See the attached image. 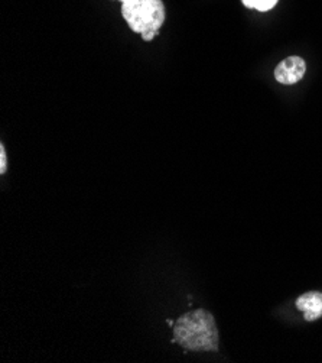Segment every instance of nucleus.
Here are the masks:
<instances>
[{
	"mask_svg": "<svg viewBox=\"0 0 322 363\" xmlns=\"http://www.w3.org/2000/svg\"><path fill=\"white\" fill-rule=\"evenodd\" d=\"M173 343L190 352H217L219 329L214 315L204 308L181 315L173 325Z\"/></svg>",
	"mask_w": 322,
	"mask_h": 363,
	"instance_id": "f257e3e1",
	"label": "nucleus"
},
{
	"mask_svg": "<svg viewBox=\"0 0 322 363\" xmlns=\"http://www.w3.org/2000/svg\"><path fill=\"white\" fill-rule=\"evenodd\" d=\"M165 5L162 0H126L122 4V16L129 28L140 33L143 41L151 43L165 22Z\"/></svg>",
	"mask_w": 322,
	"mask_h": 363,
	"instance_id": "f03ea898",
	"label": "nucleus"
},
{
	"mask_svg": "<svg viewBox=\"0 0 322 363\" xmlns=\"http://www.w3.org/2000/svg\"><path fill=\"white\" fill-rule=\"evenodd\" d=\"M306 72L305 60L301 57H288L275 68V80L284 86H292L301 82Z\"/></svg>",
	"mask_w": 322,
	"mask_h": 363,
	"instance_id": "7ed1b4c3",
	"label": "nucleus"
},
{
	"mask_svg": "<svg viewBox=\"0 0 322 363\" xmlns=\"http://www.w3.org/2000/svg\"><path fill=\"white\" fill-rule=\"evenodd\" d=\"M295 306L304 313V318L306 321L319 320L322 317V293L308 291L298 297Z\"/></svg>",
	"mask_w": 322,
	"mask_h": 363,
	"instance_id": "20e7f679",
	"label": "nucleus"
},
{
	"mask_svg": "<svg viewBox=\"0 0 322 363\" xmlns=\"http://www.w3.org/2000/svg\"><path fill=\"white\" fill-rule=\"evenodd\" d=\"M241 2L248 9H258L260 12H266L277 4V0H241Z\"/></svg>",
	"mask_w": 322,
	"mask_h": 363,
	"instance_id": "39448f33",
	"label": "nucleus"
},
{
	"mask_svg": "<svg viewBox=\"0 0 322 363\" xmlns=\"http://www.w3.org/2000/svg\"><path fill=\"white\" fill-rule=\"evenodd\" d=\"M8 169V158H6V150L5 145H0V174H5Z\"/></svg>",
	"mask_w": 322,
	"mask_h": 363,
	"instance_id": "423d86ee",
	"label": "nucleus"
},
{
	"mask_svg": "<svg viewBox=\"0 0 322 363\" xmlns=\"http://www.w3.org/2000/svg\"><path fill=\"white\" fill-rule=\"evenodd\" d=\"M119 2H122V4H123V2H126V0H119Z\"/></svg>",
	"mask_w": 322,
	"mask_h": 363,
	"instance_id": "0eeeda50",
	"label": "nucleus"
}]
</instances>
